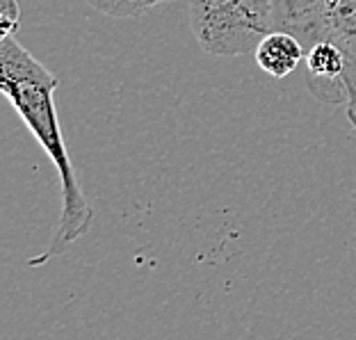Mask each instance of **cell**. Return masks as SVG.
<instances>
[{
  "label": "cell",
  "mask_w": 356,
  "mask_h": 340,
  "mask_svg": "<svg viewBox=\"0 0 356 340\" xmlns=\"http://www.w3.org/2000/svg\"><path fill=\"white\" fill-rule=\"evenodd\" d=\"M256 64L267 76L286 78L299 67V62L306 58V48L295 35L281 30H272L261 44L256 46Z\"/></svg>",
  "instance_id": "5"
},
{
  "label": "cell",
  "mask_w": 356,
  "mask_h": 340,
  "mask_svg": "<svg viewBox=\"0 0 356 340\" xmlns=\"http://www.w3.org/2000/svg\"><path fill=\"white\" fill-rule=\"evenodd\" d=\"M58 85V76L51 74L37 58H32L28 48L14 37H5L0 42V92L48 153L60 174L62 188V215L53 231V240L42 254L30 258V267L46 265L55 256H62L85 236L94 222V210L85 199V192L80 190L74 160L69 158L64 144L58 108H55Z\"/></svg>",
  "instance_id": "1"
},
{
  "label": "cell",
  "mask_w": 356,
  "mask_h": 340,
  "mask_svg": "<svg viewBox=\"0 0 356 340\" xmlns=\"http://www.w3.org/2000/svg\"><path fill=\"white\" fill-rule=\"evenodd\" d=\"M199 46L217 58L254 53L274 30V0H188Z\"/></svg>",
  "instance_id": "3"
},
{
  "label": "cell",
  "mask_w": 356,
  "mask_h": 340,
  "mask_svg": "<svg viewBox=\"0 0 356 340\" xmlns=\"http://www.w3.org/2000/svg\"><path fill=\"white\" fill-rule=\"evenodd\" d=\"M274 30L295 35L304 48L331 42L345 58V110L356 128V0H274Z\"/></svg>",
  "instance_id": "2"
},
{
  "label": "cell",
  "mask_w": 356,
  "mask_h": 340,
  "mask_svg": "<svg viewBox=\"0 0 356 340\" xmlns=\"http://www.w3.org/2000/svg\"><path fill=\"white\" fill-rule=\"evenodd\" d=\"M345 58L331 42H318L306 48V85L309 92L325 105L345 108Z\"/></svg>",
  "instance_id": "4"
},
{
  "label": "cell",
  "mask_w": 356,
  "mask_h": 340,
  "mask_svg": "<svg viewBox=\"0 0 356 340\" xmlns=\"http://www.w3.org/2000/svg\"><path fill=\"white\" fill-rule=\"evenodd\" d=\"M87 3L101 14L115 16V19H133V16H142L153 7L172 3V0H87Z\"/></svg>",
  "instance_id": "6"
},
{
  "label": "cell",
  "mask_w": 356,
  "mask_h": 340,
  "mask_svg": "<svg viewBox=\"0 0 356 340\" xmlns=\"http://www.w3.org/2000/svg\"><path fill=\"white\" fill-rule=\"evenodd\" d=\"M21 23V10L16 0H0V37H12Z\"/></svg>",
  "instance_id": "7"
}]
</instances>
